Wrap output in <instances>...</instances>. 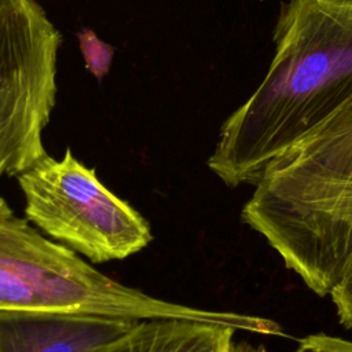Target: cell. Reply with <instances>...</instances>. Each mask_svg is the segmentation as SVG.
I'll return each mask as SVG.
<instances>
[{"mask_svg": "<svg viewBox=\"0 0 352 352\" xmlns=\"http://www.w3.org/2000/svg\"><path fill=\"white\" fill-rule=\"evenodd\" d=\"M275 54L249 99L221 125L208 158L228 187L256 184L268 162L352 98V0H287Z\"/></svg>", "mask_w": 352, "mask_h": 352, "instance_id": "1", "label": "cell"}, {"mask_svg": "<svg viewBox=\"0 0 352 352\" xmlns=\"http://www.w3.org/2000/svg\"><path fill=\"white\" fill-rule=\"evenodd\" d=\"M242 208L315 294L324 297L352 257V98L272 158Z\"/></svg>", "mask_w": 352, "mask_h": 352, "instance_id": "2", "label": "cell"}, {"mask_svg": "<svg viewBox=\"0 0 352 352\" xmlns=\"http://www.w3.org/2000/svg\"><path fill=\"white\" fill-rule=\"evenodd\" d=\"M0 311L87 312L124 318L217 320L265 334L260 316L213 312L146 294L98 271L70 248L44 236L0 197Z\"/></svg>", "mask_w": 352, "mask_h": 352, "instance_id": "3", "label": "cell"}, {"mask_svg": "<svg viewBox=\"0 0 352 352\" xmlns=\"http://www.w3.org/2000/svg\"><path fill=\"white\" fill-rule=\"evenodd\" d=\"M16 179L25 217L92 263L124 260L153 239L148 221L110 191L70 148L60 160L47 154Z\"/></svg>", "mask_w": 352, "mask_h": 352, "instance_id": "4", "label": "cell"}, {"mask_svg": "<svg viewBox=\"0 0 352 352\" xmlns=\"http://www.w3.org/2000/svg\"><path fill=\"white\" fill-rule=\"evenodd\" d=\"M60 32L36 0H0V177L47 155Z\"/></svg>", "mask_w": 352, "mask_h": 352, "instance_id": "5", "label": "cell"}, {"mask_svg": "<svg viewBox=\"0 0 352 352\" xmlns=\"http://www.w3.org/2000/svg\"><path fill=\"white\" fill-rule=\"evenodd\" d=\"M138 320L87 312L0 311V352H94Z\"/></svg>", "mask_w": 352, "mask_h": 352, "instance_id": "6", "label": "cell"}, {"mask_svg": "<svg viewBox=\"0 0 352 352\" xmlns=\"http://www.w3.org/2000/svg\"><path fill=\"white\" fill-rule=\"evenodd\" d=\"M236 330L217 320L146 318L94 352H234Z\"/></svg>", "mask_w": 352, "mask_h": 352, "instance_id": "7", "label": "cell"}, {"mask_svg": "<svg viewBox=\"0 0 352 352\" xmlns=\"http://www.w3.org/2000/svg\"><path fill=\"white\" fill-rule=\"evenodd\" d=\"M77 40L87 70L100 82L110 70L114 47L102 41L96 33L88 28H82L77 32Z\"/></svg>", "mask_w": 352, "mask_h": 352, "instance_id": "8", "label": "cell"}, {"mask_svg": "<svg viewBox=\"0 0 352 352\" xmlns=\"http://www.w3.org/2000/svg\"><path fill=\"white\" fill-rule=\"evenodd\" d=\"M336 305L340 323L345 329H352V257L349 258L340 280L330 292Z\"/></svg>", "mask_w": 352, "mask_h": 352, "instance_id": "9", "label": "cell"}, {"mask_svg": "<svg viewBox=\"0 0 352 352\" xmlns=\"http://www.w3.org/2000/svg\"><path fill=\"white\" fill-rule=\"evenodd\" d=\"M294 352H352V341L324 333L309 334L298 341Z\"/></svg>", "mask_w": 352, "mask_h": 352, "instance_id": "10", "label": "cell"}, {"mask_svg": "<svg viewBox=\"0 0 352 352\" xmlns=\"http://www.w3.org/2000/svg\"><path fill=\"white\" fill-rule=\"evenodd\" d=\"M234 352H267V349L263 345L253 346L249 342H238L235 344Z\"/></svg>", "mask_w": 352, "mask_h": 352, "instance_id": "11", "label": "cell"}]
</instances>
